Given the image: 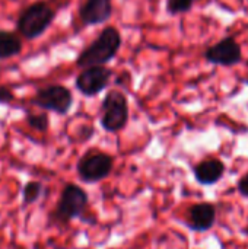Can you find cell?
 Instances as JSON below:
<instances>
[{
    "label": "cell",
    "mask_w": 248,
    "mask_h": 249,
    "mask_svg": "<svg viewBox=\"0 0 248 249\" xmlns=\"http://www.w3.org/2000/svg\"><path fill=\"white\" fill-rule=\"evenodd\" d=\"M121 47V34L115 26H105L99 35L83 48L77 58L76 66L80 69L92 66H105L110 63L118 53Z\"/></svg>",
    "instance_id": "6da1fadb"
},
{
    "label": "cell",
    "mask_w": 248,
    "mask_h": 249,
    "mask_svg": "<svg viewBox=\"0 0 248 249\" xmlns=\"http://www.w3.org/2000/svg\"><path fill=\"white\" fill-rule=\"evenodd\" d=\"M56 13V9L48 1L31 3L18 16L16 31L26 39H37L51 26Z\"/></svg>",
    "instance_id": "7a4b0ae2"
},
{
    "label": "cell",
    "mask_w": 248,
    "mask_h": 249,
    "mask_svg": "<svg viewBox=\"0 0 248 249\" xmlns=\"http://www.w3.org/2000/svg\"><path fill=\"white\" fill-rule=\"evenodd\" d=\"M101 125L108 133L123 130L129 121V102L127 96L117 89L110 90L101 104Z\"/></svg>",
    "instance_id": "3957f363"
},
{
    "label": "cell",
    "mask_w": 248,
    "mask_h": 249,
    "mask_svg": "<svg viewBox=\"0 0 248 249\" xmlns=\"http://www.w3.org/2000/svg\"><path fill=\"white\" fill-rule=\"evenodd\" d=\"M88 204V194L75 184H67L60 196L56 210L51 214V219L56 223L66 225L70 220L79 217Z\"/></svg>",
    "instance_id": "277c9868"
},
{
    "label": "cell",
    "mask_w": 248,
    "mask_h": 249,
    "mask_svg": "<svg viewBox=\"0 0 248 249\" xmlns=\"http://www.w3.org/2000/svg\"><path fill=\"white\" fill-rule=\"evenodd\" d=\"M31 104L45 111H53L58 115H66L73 105L70 89L63 85H50L37 90Z\"/></svg>",
    "instance_id": "5b68a950"
},
{
    "label": "cell",
    "mask_w": 248,
    "mask_h": 249,
    "mask_svg": "<svg viewBox=\"0 0 248 249\" xmlns=\"http://www.w3.org/2000/svg\"><path fill=\"white\" fill-rule=\"evenodd\" d=\"M113 165L114 160L110 155H105L98 150H89L79 159L76 171L82 181L98 182L111 174Z\"/></svg>",
    "instance_id": "8992f818"
},
{
    "label": "cell",
    "mask_w": 248,
    "mask_h": 249,
    "mask_svg": "<svg viewBox=\"0 0 248 249\" xmlns=\"http://www.w3.org/2000/svg\"><path fill=\"white\" fill-rule=\"evenodd\" d=\"M111 77H113L111 69L105 66H92L83 69L77 74L75 80V86L83 96L92 98L101 93L104 89H107Z\"/></svg>",
    "instance_id": "52a82bcc"
},
{
    "label": "cell",
    "mask_w": 248,
    "mask_h": 249,
    "mask_svg": "<svg viewBox=\"0 0 248 249\" xmlns=\"http://www.w3.org/2000/svg\"><path fill=\"white\" fill-rule=\"evenodd\" d=\"M205 58L213 66L232 67L243 60V50L234 36H225L216 44L208 47Z\"/></svg>",
    "instance_id": "ba28073f"
},
{
    "label": "cell",
    "mask_w": 248,
    "mask_h": 249,
    "mask_svg": "<svg viewBox=\"0 0 248 249\" xmlns=\"http://www.w3.org/2000/svg\"><path fill=\"white\" fill-rule=\"evenodd\" d=\"M113 15L111 0H85L79 9V18L85 25H99L110 20Z\"/></svg>",
    "instance_id": "9c48e42d"
},
{
    "label": "cell",
    "mask_w": 248,
    "mask_h": 249,
    "mask_svg": "<svg viewBox=\"0 0 248 249\" xmlns=\"http://www.w3.org/2000/svg\"><path fill=\"white\" fill-rule=\"evenodd\" d=\"M215 216H216V209L213 204L209 203L194 204L189 209V220L193 231H200V232L209 231L215 223Z\"/></svg>",
    "instance_id": "30bf717a"
},
{
    "label": "cell",
    "mask_w": 248,
    "mask_h": 249,
    "mask_svg": "<svg viewBox=\"0 0 248 249\" xmlns=\"http://www.w3.org/2000/svg\"><path fill=\"white\" fill-rule=\"evenodd\" d=\"M225 172V165L219 159H206L196 165L194 168V177L197 182L203 185H212L216 184Z\"/></svg>",
    "instance_id": "8fae6325"
},
{
    "label": "cell",
    "mask_w": 248,
    "mask_h": 249,
    "mask_svg": "<svg viewBox=\"0 0 248 249\" xmlns=\"http://www.w3.org/2000/svg\"><path fill=\"white\" fill-rule=\"evenodd\" d=\"M22 51V39L12 31L0 29V60L12 58Z\"/></svg>",
    "instance_id": "7c38bea8"
},
{
    "label": "cell",
    "mask_w": 248,
    "mask_h": 249,
    "mask_svg": "<svg viewBox=\"0 0 248 249\" xmlns=\"http://www.w3.org/2000/svg\"><path fill=\"white\" fill-rule=\"evenodd\" d=\"M26 123L31 128L41 131V133H45L48 130V125H50V120H48V115L45 112H42V114H26Z\"/></svg>",
    "instance_id": "4fadbf2b"
},
{
    "label": "cell",
    "mask_w": 248,
    "mask_h": 249,
    "mask_svg": "<svg viewBox=\"0 0 248 249\" xmlns=\"http://www.w3.org/2000/svg\"><path fill=\"white\" fill-rule=\"evenodd\" d=\"M42 191V184L38 181H31L25 185L23 188V203L25 204H32L41 197Z\"/></svg>",
    "instance_id": "5bb4252c"
},
{
    "label": "cell",
    "mask_w": 248,
    "mask_h": 249,
    "mask_svg": "<svg viewBox=\"0 0 248 249\" xmlns=\"http://www.w3.org/2000/svg\"><path fill=\"white\" fill-rule=\"evenodd\" d=\"M196 1L197 0H168L167 1V12L170 15H178V13L190 12Z\"/></svg>",
    "instance_id": "9a60e30c"
},
{
    "label": "cell",
    "mask_w": 248,
    "mask_h": 249,
    "mask_svg": "<svg viewBox=\"0 0 248 249\" xmlns=\"http://www.w3.org/2000/svg\"><path fill=\"white\" fill-rule=\"evenodd\" d=\"M13 101H15L13 92L7 86H0V104L6 105V104H12Z\"/></svg>",
    "instance_id": "2e32d148"
},
{
    "label": "cell",
    "mask_w": 248,
    "mask_h": 249,
    "mask_svg": "<svg viewBox=\"0 0 248 249\" xmlns=\"http://www.w3.org/2000/svg\"><path fill=\"white\" fill-rule=\"evenodd\" d=\"M238 191H240L243 196L248 197V174L247 175H244V177L240 179V182H238Z\"/></svg>",
    "instance_id": "e0dca14e"
},
{
    "label": "cell",
    "mask_w": 248,
    "mask_h": 249,
    "mask_svg": "<svg viewBox=\"0 0 248 249\" xmlns=\"http://www.w3.org/2000/svg\"><path fill=\"white\" fill-rule=\"evenodd\" d=\"M10 1H16V0H10Z\"/></svg>",
    "instance_id": "ac0fdd59"
}]
</instances>
